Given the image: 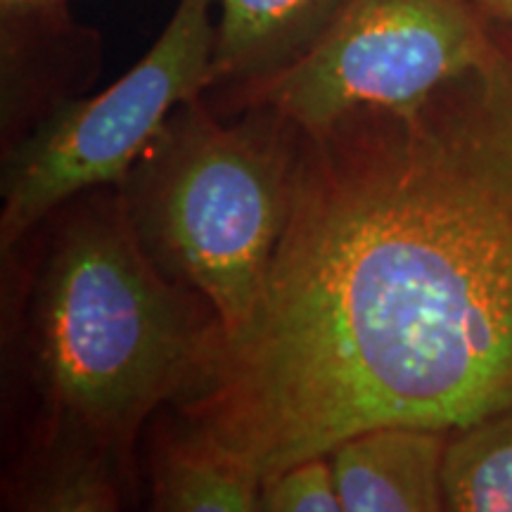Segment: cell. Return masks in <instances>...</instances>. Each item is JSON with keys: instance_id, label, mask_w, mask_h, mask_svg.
Wrapping results in <instances>:
<instances>
[{"instance_id": "obj_1", "label": "cell", "mask_w": 512, "mask_h": 512, "mask_svg": "<svg viewBox=\"0 0 512 512\" xmlns=\"http://www.w3.org/2000/svg\"><path fill=\"white\" fill-rule=\"evenodd\" d=\"M411 110L297 136L252 320L176 401L261 477L382 425L512 401V27Z\"/></svg>"}, {"instance_id": "obj_11", "label": "cell", "mask_w": 512, "mask_h": 512, "mask_svg": "<svg viewBox=\"0 0 512 512\" xmlns=\"http://www.w3.org/2000/svg\"><path fill=\"white\" fill-rule=\"evenodd\" d=\"M69 0H0L3 74L48 76L50 62L69 60L53 46H88L69 17Z\"/></svg>"}, {"instance_id": "obj_4", "label": "cell", "mask_w": 512, "mask_h": 512, "mask_svg": "<svg viewBox=\"0 0 512 512\" xmlns=\"http://www.w3.org/2000/svg\"><path fill=\"white\" fill-rule=\"evenodd\" d=\"M216 0H178L152 48L105 91L64 100L5 157L0 242L17 247L74 197L124 181L185 102L211 88Z\"/></svg>"}, {"instance_id": "obj_12", "label": "cell", "mask_w": 512, "mask_h": 512, "mask_svg": "<svg viewBox=\"0 0 512 512\" xmlns=\"http://www.w3.org/2000/svg\"><path fill=\"white\" fill-rule=\"evenodd\" d=\"M335 472L328 456H313L261 482L259 512H339Z\"/></svg>"}, {"instance_id": "obj_13", "label": "cell", "mask_w": 512, "mask_h": 512, "mask_svg": "<svg viewBox=\"0 0 512 512\" xmlns=\"http://www.w3.org/2000/svg\"><path fill=\"white\" fill-rule=\"evenodd\" d=\"M491 22L512 27V0H472Z\"/></svg>"}, {"instance_id": "obj_7", "label": "cell", "mask_w": 512, "mask_h": 512, "mask_svg": "<svg viewBox=\"0 0 512 512\" xmlns=\"http://www.w3.org/2000/svg\"><path fill=\"white\" fill-rule=\"evenodd\" d=\"M349 0H216L211 86L240 98L297 64L316 46Z\"/></svg>"}, {"instance_id": "obj_6", "label": "cell", "mask_w": 512, "mask_h": 512, "mask_svg": "<svg viewBox=\"0 0 512 512\" xmlns=\"http://www.w3.org/2000/svg\"><path fill=\"white\" fill-rule=\"evenodd\" d=\"M446 430L382 425L344 439L328 453L344 512L446 510L441 467Z\"/></svg>"}, {"instance_id": "obj_9", "label": "cell", "mask_w": 512, "mask_h": 512, "mask_svg": "<svg viewBox=\"0 0 512 512\" xmlns=\"http://www.w3.org/2000/svg\"><path fill=\"white\" fill-rule=\"evenodd\" d=\"M453 512H512V401L448 432L441 467Z\"/></svg>"}, {"instance_id": "obj_10", "label": "cell", "mask_w": 512, "mask_h": 512, "mask_svg": "<svg viewBox=\"0 0 512 512\" xmlns=\"http://www.w3.org/2000/svg\"><path fill=\"white\" fill-rule=\"evenodd\" d=\"M126 470L95 453H34L15 484V508L41 512H112L121 508Z\"/></svg>"}, {"instance_id": "obj_2", "label": "cell", "mask_w": 512, "mask_h": 512, "mask_svg": "<svg viewBox=\"0 0 512 512\" xmlns=\"http://www.w3.org/2000/svg\"><path fill=\"white\" fill-rule=\"evenodd\" d=\"M46 221L15 330L36 399L34 453H95L128 470L143 422L207 373L219 318L145 254L119 185L83 192Z\"/></svg>"}, {"instance_id": "obj_5", "label": "cell", "mask_w": 512, "mask_h": 512, "mask_svg": "<svg viewBox=\"0 0 512 512\" xmlns=\"http://www.w3.org/2000/svg\"><path fill=\"white\" fill-rule=\"evenodd\" d=\"M494 31L472 0H349L302 60L242 102L304 136L358 110H411L477 67Z\"/></svg>"}, {"instance_id": "obj_3", "label": "cell", "mask_w": 512, "mask_h": 512, "mask_svg": "<svg viewBox=\"0 0 512 512\" xmlns=\"http://www.w3.org/2000/svg\"><path fill=\"white\" fill-rule=\"evenodd\" d=\"M299 131L266 105L221 124L195 98L119 183L155 266L209 302L221 342L252 320L290 216Z\"/></svg>"}, {"instance_id": "obj_8", "label": "cell", "mask_w": 512, "mask_h": 512, "mask_svg": "<svg viewBox=\"0 0 512 512\" xmlns=\"http://www.w3.org/2000/svg\"><path fill=\"white\" fill-rule=\"evenodd\" d=\"M261 472L245 456L181 420L152 458L150 508L159 512H254Z\"/></svg>"}]
</instances>
